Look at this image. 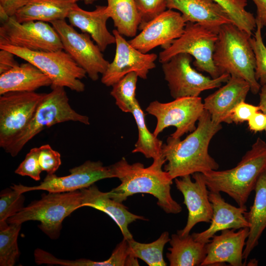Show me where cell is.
I'll return each instance as SVG.
<instances>
[{
  "label": "cell",
  "mask_w": 266,
  "mask_h": 266,
  "mask_svg": "<svg viewBox=\"0 0 266 266\" xmlns=\"http://www.w3.org/2000/svg\"><path fill=\"white\" fill-rule=\"evenodd\" d=\"M131 113L134 117L138 132V139L132 152L140 153L146 158H152L153 160L163 157V142L147 128L144 113L137 100Z\"/></svg>",
  "instance_id": "obj_29"
},
{
  "label": "cell",
  "mask_w": 266,
  "mask_h": 266,
  "mask_svg": "<svg viewBox=\"0 0 266 266\" xmlns=\"http://www.w3.org/2000/svg\"><path fill=\"white\" fill-rule=\"evenodd\" d=\"M25 200L23 193L15 189H5L0 195V230L6 229L9 225L7 219L15 215L24 207Z\"/></svg>",
  "instance_id": "obj_34"
},
{
  "label": "cell",
  "mask_w": 266,
  "mask_h": 266,
  "mask_svg": "<svg viewBox=\"0 0 266 266\" xmlns=\"http://www.w3.org/2000/svg\"><path fill=\"white\" fill-rule=\"evenodd\" d=\"M262 27L256 24L251 43L256 58L255 77L261 86L266 84V46L262 36Z\"/></svg>",
  "instance_id": "obj_35"
},
{
  "label": "cell",
  "mask_w": 266,
  "mask_h": 266,
  "mask_svg": "<svg viewBox=\"0 0 266 266\" xmlns=\"http://www.w3.org/2000/svg\"><path fill=\"white\" fill-rule=\"evenodd\" d=\"M259 104L260 111L266 115V84L261 86L259 91Z\"/></svg>",
  "instance_id": "obj_44"
},
{
  "label": "cell",
  "mask_w": 266,
  "mask_h": 266,
  "mask_svg": "<svg viewBox=\"0 0 266 266\" xmlns=\"http://www.w3.org/2000/svg\"><path fill=\"white\" fill-rule=\"evenodd\" d=\"M139 13L141 22L138 30L144 27L156 16L166 10V0H134Z\"/></svg>",
  "instance_id": "obj_36"
},
{
  "label": "cell",
  "mask_w": 266,
  "mask_h": 266,
  "mask_svg": "<svg viewBox=\"0 0 266 266\" xmlns=\"http://www.w3.org/2000/svg\"><path fill=\"white\" fill-rule=\"evenodd\" d=\"M79 0H28L14 15L20 23L28 21L49 22L65 20Z\"/></svg>",
  "instance_id": "obj_26"
},
{
  "label": "cell",
  "mask_w": 266,
  "mask_h": 266,
  "mask_svg": "<svg viewBox=\"0 0 266 266\" xmlns=\"http://www.w3.org/2000/svg\"><path fill=\"white\" fill-rule=\"evenodd\" d=\"M256 6V24L266 27V0H252Z\"/></svg>",
  "instance_id": "obj_42"
},
{
  "label": "cell",
  "mask_w": 266,
  "mask_h": 266,
  "mask_svg": "<svg viewBox=\"0 0 266 266\" xmlns=\"http://www.w3.org/2000/svg\"><path fill=\"white\" fill-rule=\"evenodd\" d=\"M146 111L157 119L153 132L155 136H157L166 128L173 126L176 130L170 136L173 138L179 139L196 128V122L204 108L200 97H183L168 102L152 101Z\"/></svg>",
  "instance_id": "obj_10"
},
{
  "label": "cell",
  "mask_w": 266,
  "mask_h": 266,
  "mask_svg": "<svg viewBox=\"0 0 266 266\" xmlns=\"http://www.w3.org/2000/svg\"><path fill=\"white\" fill-rule=\"evenodd\" d=\"M266 168V141L258 138L234 167L202 173L208 190L224 192L238 206L245 207L257 181Z\"/></svg>",
  "instance_id": "obj_3"
},
{
  "label": "cell",
  "mask_w": 266,
  "mask_h": 266,
  "mask_svg": "<svg viewBox=\"0 0 266 266\" xmlns=\"http://www.w3.org/2000/svg\"><path fill=\"white\" fill-rule=\"evenodd\" d=\"M198 122L196 128L183 140L169 136L163 144L162 154L167 162L164 169L173 180L219 168L218 164L209 154L208 148L222 125L214 123L205 110Z\"/></svg>",
  "instance_id": "obj_2"
},
{
  "label": "cell",
  "mask_w": 266,
  "mask_h": 266,
  "mask_svg": "<svg viewBox=\"0 0 266 266\" xmlns=\"http://www.w3.org/2000/svg\"><path fill=\"white\" fill-rule=\"evenodd\" d=\"M115 37L116 50L113 60L109 63L102 74L101 83L109 87L131 72H135L143 79L147 77L149 71L156 67L157 55L143 53L133 47L116 30L112 31Z\"/></svg>",
  "instance_id": "obj_15"
},
{
  "label": "cell",
  "mask_w": 266,
  "mask_h": 266,
  "mask_svg": "<svg viewBox=\"0 0 266 266\" xmlns=\"http://www.w3.org/2000/svg\"><path fill=\"white\" fill-rule=\"evenodd\" d=\"M174 179L176 188L182 194L183 203L188 211L187 223L177 231L181 236L189 234L193 227L200 222H210L213 209L209 192L202 173L197 172Z\"/></svg>",
  "instance_id": "obj_17"
},
{
  "label": "cell",
  "mask_w": 266,
  "mask_h": 266,
  "mask_svg": "<svg viewBox=\"0 0 266 266\" xmlns=\"http://www.w3.org/2000/svg\"><path fill=\"white\" fill-rule=\"evenodd\" d=\"M38 155L39 147L31 149L15 170V173L21 176H29L35 181L39 180L42 170L39 164Z\"/></svg>",
  "instance_id": "obj_37"
},
{
  "label": "cell",
  "mask_w": 266,
  "mask_h": 266,
  "mask_svg": "<svg viewBox=\"0 0 266 266\" xmlns=\"http://www.w3.org/2000/svg\"><path fill=\"white\" fill-rule=\"evenodd\" d=\"M52 84L45 74L27 62L0 74V95L12 92H34L40 87Z\"/></svg>",
  "instance_id": "obj_24"
},
{
  "label": "cell",
  "mask_w": 266,
  "mask_h": 266,
  "mask_svg": "<svg viewBox=\"0 0 266 266\" xmlns=\"http://www.w3.org/2000/svg\"><path fill=\"white\" fill-rule=\"evenodd\" d=\"M259 111H260L259 105H254L242 101L237 104L232 111L230 117V124H238L248 121Z\"/></svg>",
  "instance_id": "obj_39"
},
{
  "label": "cell",
  "mask_w": 266,
  "mask_h": 266,
  "mask_svg": "<svg viewBox=\"0 0 266 266\" xmlns=\"http://www.w3.org/2000/svg\"><path fill=\"white\" fill-rule=\"evenodd\" d=\"M46 93L12 92L0 97V147L5 149L29 124Z\"/></svg>",
  "instance_id": "obj_11"
},
{
  "label": "cell",
  "mask_w": 266,
  "mask_h": 266,
  "mask_svg": "<svg viewBox=\"0 0 266 266\" xmlns=\"http://www.w3.org/2000/svg\"><path fill=\"white\" fill-rule=\"evenodd\" d=\"M192 61L191 55L182 53L162 64L165 79L174 99L199 97L204 91L220 87L231 77L228 73H223L216 78L203 75L192 67Z\"/></svg>",
  "instance_id": "obj_9"
},
{
  "label": "cell",
  "mask_w": 266,
  "mask_h": 266,
  "mask_svg": "<svg viewBox=\"0 0 266 266\" xmlns=\"http://www.w3.org/2000/svg\"><path fill=\"white\" fill-rule=\"evenodd\" d=\"M22 224H11L5 229L0 230V266H14L20 252L18 236Z\"/></svg>",
  "instance_id": "obj_33"
},
{
  "label": "cell",
  "mask_w": 266,
  "mask_h": 266,
  "mask_svg": "<svg viewBox=\"0 0 266 266\" xmlns=\"http://www.w3.org/2000/svg\"><path fill=\"white\" fill-rule=\"evenodd\" d=\"M80 0L82 1L85 4H90L98 0Z\"/></svg>",
  "instance_id": "obj_46"
},
{
  "label": "cell",
  "mask_w": 266,
  "mask_h": 266,
  "mask_svg": "<svg viewBox=\"0 0 266 266\" xmlns=\"http://www.w3.org/2000/svg\"><path fill=\"white\" fill-rule=\"evenodd\" d=\"M106 11L116 30L122 35H136L141 18L134 0H107Z\"/></svg>",
  "instance_id": "obj_28"
},
{
  "label": "cell",
  "mask_w": 266,
  "mask_h": 266,
  "mask_svg": "<svg viewBox=\"0 0 266 266\" xmlns=\"http://www.w3.org/2000/svg\"><path fill=\"white\" fill-rule=\"evenodd\" d=\"M0 49L38 68L50 78L51 86L66 87L77 92L85 91V85L80 80L86 77V71L63 50L34 51L9 45H0Z\"/></svg>",
  "instance_id": "obj_7"
},
{
  "label": "cell",
  "mask_w": 266,
  "mask_h": 266,
  "mask_svg": "<svg viewBox=\"0 0 266 266\" xmlns=\"http://www.w3.org/2000/svg\"><path fill=\"white\" fill-rule=\"evenodd\" d=\"M38 160L42 171L53 174L62 164L60 153L54 150L49 144L39 147Z\"/></svg>",
  "instance_id": "obj_38"
},
{
  "label": "cell",
  "mask_w": 266,
  "mask_h": 266,
  "mask_svg": "<svg viewBox=\"0 0 266 266\" xmlns=\"http://www.w3.org/2000/svg\"><path fill=\"white\" fill-rule=\"evenodd\" d=\"M249 91L250 85L245 80L231 76L223 86L204 100V110L214 123L230 124L232 111L239 103L245 101Z\"/></svg>",
  "instance_id": "obj_19"
},
{
  "label": "cell",
  "mask_w": 266,
  "mask_h": 266,
  "mask_svg": "<svg viewBox=\"0 0 266 266\" xmlns=\"http://www.w3.org/2000/svg\"><path fill=\"white\" fill-rule=\"evenodd\" d=\"M213 214L209 227L203 232L192 234L194 239L206 244L219 232L227 229L249 228L244 213L246 207H236L225 201L220 193L209 192Z\"/></svg>",
  "instance_id": "obj_20"
},
{
  "label": "cell",
  "mask_w": 266,
  "mask_h": 266,
  "mask_svg": "<svg viewBox=\"0 0 266 266\" xmlns=\"http://www.w3.org/2000/svg\"><path fill=\"white\" fill-rule=\"evenodd\" d=\"M228 13L232 23L250 35L256 28L255 17L246 9V0H213Z\"/></svg>",
  "instance_id": "obj_31"
},
{
  "label": "cell",
  "mask_w": 266,
  "mask_h": 266,
  "mask_svg": "<svg viewBox=\"0 0 266 266\" xmlns=\"http://www.w3.org/2000/svg\"><path fill=\"white\" fill-rule=\"evenodd\" d=\"M138 77L135 72L129 73L112 86L110 95L123 112L132 113L137 100L135 98V91Z\"/></svg>",
  "instance_id": "obj_32"
},
{
  "label": "cell",
  "mask_w": 266,
  "mask_h": 266,
  "mask_svg": "<svg viewBox=\"0 0 266 266\" xmlns=\"http://www.w3.org/2000/svg\"><path fill=\"white\" fill-rule=\"evenodd\" d=\"M250 35L233 23L219 29L213 56L221 74L241 78L248 83L253 94L259 93L261 85L255 77L256 58Z\"/></svg>",
  "instance_id": "obj_4"
},
{
  "label": "cell",
  "mask_w": 266,
  "mask_h": 266,
  "mask_svg": "<svg viewBox=\"0 0 266 266\" xmlns=\"http://www.w3.org/2000/svg\"><path fill=\"white\" fill-rule=\"evenodd\" d=\"M0 45H9L34 51L64 50L57 31L47 22L20 23L14 16L0 27Z\"/></svg>",
  "instance_id": "obj_12"
},
{
  "label": "cell",
  "mask_w": 266,
  "mask_h": 266,
  "mask_svg": "<svg viewBox=\"0 0 266 266\" xmlns=\"http://www.w3.org/2000/svg\"><path fill=\"white\" fill-rule=\"evenodd\" d=\"M170 239L167 232H163L157 240L149 243H140L133 238L128 241L130 254L140 259L149 266H166L163 251Z\"/></svg>",
  "instance_id": "obj_30"
},
{
  "label": "cell",
  "mask_w": 266,
  "mask_h": 266,
  "mask_svg": "<svg viewBox=\"0 0 266 266\" xmlns=\"http://www.w3.org/2000/svg\"><path fill=\"white\" fill-rule=\"evenodd\" d=\"M214 235L205 244L206 257L201 266H220L227 263L232 266H244L243 253L249 235V228L227 229Z\"/></svg>",
  "instance_id": "obj_18"
},
{
  "label": "cell",
  "mask_w": 266,
  "mask_h": 266,
  "mask_svg": "<svg viewBox=\"0 0 266 266\" xmlns=\"http://www.w3.org/2000/svg\"><path fill=\"white\" fill-rule=\"evenodd\" d=\"M12 53L4 49L0 51V74H1L19 65L15 60Z\"/></svg>",
  "instance_id": "obj_40"
},
{
  "label": "cell",
  "mask_w": 266,
  "mask_h": 266,
  "mask_svg": "<svg viewBox=\"0 0 266 266\" xmlns=\"http://www.w3.org/2000/svg\"><path fill=\"white\" fill-rule=\"evenodd\" d=\"M254 190L255 195L253 204L249 211L244 213L249 225V235L243 253L245 264L250 254L258 244L266 228V168L260 175Z\"/></svg>",
  "instance_id": "obj_25"
},
{
  "label": "cell",
  "mask_w": 266,
  "mask_h": 266,
  "mask_svg": "<svg viewBox=\"0 0 266 266\" xmlns=\"http://www.w3.org/2000/svg\"><path fill=\"white\" fill-rule=\"evenodd\" d=\"M80 191L82 195V207H91L108 215L118 226L123 238L128 241L133 239L129 230V225L137 220H148L143 216L130 212L122 202L111 199L107 192L100 191L95 184Z\"/></svg>",
  "instance_id": "obj_22"
},
{
  "label": "cell",
  "mask_w": 266,
  "mask_h": 266,
  "mask_svg": "<svg viewBox=\"0 0 266 266\" xmlns=\"http://www.w3.org/2000/svg\"><path fill=\"white\" fill-rule=\"evenodd\" d=\"M218 32L199 23L187 22L183 34L167 48L160 52L159 62H167L173 56L187 53L195 58L193 65L211 78L222 75L213 59Z\"/></svg>",
  "instance_id": "obj_8"
},
{
  "label": "cell",
  "mask_w": 266,
  "mask_h": 266,
  "mask_svg": "<svg viewBox=\"0 0 266 266\" xmlns=\"http://www.w3.org/2000/svg\"><path fill=\"white\" fill-rule=\"evenodd\" d=\"M166 7L179 10L186 23H199L217 32L222 25L232 23L227 12L213 0H166Z\"/></svg>",
  "instance_id": "obj_21"
},
{
  "label": "cell",
  "mask_w": 266,
  "mask_h": 266,
  "mask_svg": "<svg viewBox=\"0 0 266 266\" xmlns=\"http://www.w3.org/2000/svg\"><path fill=\"white\" fill-rule=\"evenodd\" d=\"M166 162L163 156L154 160L153 163L146 167L140 163L131 164L123 157L109 166L121 184L107 192V195L114 200L122 202L134 194H149L157 199V204L166 213H179L182 207L173 200L170 193L173 179L162 168Z\"/></svg>",
  "instance_id": "obj_1"
},
{
  "label": "cell",
  "mask_w": 266,
  "mask_h": 266,
  "mask_svg": "<svg viewBox=\"0 0 266 266\" xmlns=\"http://www.w3.org/2000/svg\"><path fill=\"white\" fill-rule=\"evenodd\" d=\"M50 23L58 33L64 50L92 80H98L99 74L105 72L109 63L104 59L98 46L91 40L90 35L78 33L65 20Z\"/></svg>",
  "instance_id": "obj_13"
},
{
  "label": "cell",
  "mask_w": 266,
  "mask_h": 266,
  "mask_svg": "<svg viewBox=\"0 0 266 266\" xmlns=\"http://www.w3.org/2000/svg\"><path fill=\"white\" fill-rule=\"evenodd\" d=\"M248 124L252 132L266 131V115L261 111H257L249 119Z\"/></svg>",
  "instance_id": "obj_41"
},
{
  "label": "cell",
  "mask_w": 266,
  "mask_h": 266,
  "mask_svg": "<svg viewBox=\"0 0 266 266\" xmlns=\"http://www.w3.org/2000/svg\"><path fill=\"white\" fill-rule=\"evenodd\" d=\"M186 24L181 13L168 9L150 21L129 42L143 53L159 46L165 49L181 36Z\"/></svg>",
  "instance_id": "obj_16"
},
{
  "label": "cell",
  "mask_w": 266,
  "mask_h": 266,
  "mask_svg": "<svg viewBox=\"0 0 266 266\" xmlns=\"http://www.w3.org/2000/svg\"><path fill=\"white\" fill-rule=\"evenodd\" d=\"M69 171L70 174L65 176L47 174L37 186L29 187L14 184L10 187L23 194L34 190H45L50 193L68 192L87 188L103 179L115 177L109 166H104L99 161H87L70 169Z\"/></svg>",
  "instance_id": "obj_14"
},
{
  "label": "cell",
  "mask_w": 266,
  "mask_h": 266,
  "mask_svg": "<svg viewBox=\"0 0 266 266\" xmlns=\"http://www.w3.org/2000/svg\"><path fill=\"white\" fill-rule=\"evenodd\" d=\"M67 18L73 27L79 29L82 33L90 35L101 52L107 47L115 43V37L106 27L109 18L106 6L97 5L93 11H86L77 3L70 9Z\"/></svg>",
  "instance_id": "obj_23"
},
{
  "label": "cell",
  "mask_w": 266,
  "mask_h": 266,
  "mask_svg": "<svg viewBox=\"0 0 266 266\" xmlns=\"http://www.w3.org/2000/svg\"><path fill=\"white\" fill-rule=\"evenodd\" d=\"M10 16L5 11L3 7L0 5V20L1 24H3L6 22L9 18Z\"/></svg>",
  "instance_id": "obj_45"
},
{
  "label": "cell",
  "mask_w": 266,
  "mask_h": 266,
  "mask_svg": "<svg viewBox=\"0 0 266 266\" xmlns=\"http://www.w3.org/2000/svg\"><path fill=\"white\" fill-rule=\"evenodd\" d=\"M27 1L28 0H0V5L3 7L9 16H13Z\"/></svg>",
  "instance_id": "obj_43"
},
{
  "label": "cell",
  "mask_w": 266,
  "mask_h": 266,
  "mask_svg": "<svg viewBox=\"0 0 266 266\" xmlns=\"http://www.w3.org/2000/svg\"><path fill=\"white\" fill-rule=\"evenodd\" d=\"M82 207L80 190L62 193H50L40 200L32 201L7 220L8 224H19L28 221H38L41 231L52 239H57L64 220L75 210Z\"/></svg>",
  "instance_id": "obj_6"
},
{
  "label": "cell",
  "mask_w": 266,
  "mask_h": 266,
  "mask_svg": "<svg viewBox=\"0 0 266 266\" xmlns=\"http://www.w3.org/2000/svg\"><path fill=\"white\" fill-rule=\"evenodd\" d=\"M27 126L4 149L12 157L16 156L24 146L45 128L68 122H78L90 125L87 116L76 112L69 103L65 88L51 86Z\"/></svg>",
  "instance_id": "obj_5"
},
{
  "label": "cell",
  "mask_w": 266,
  "mask_h": 266,
  "mask_svg": "<svg viewBox=\"0 0 266 266\" xmlns=\"http://www.w3.org/2000/svg\"><path fill=\"white\" fill-rule=\"evenodd\" d=\"M169 242L166 257L170 266H201L206 257L205 244L195 240L192 234H173Z\"/></svg>",
  "instance_id": "obj_27"
}]
</instances>
